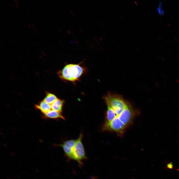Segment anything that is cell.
<instances>
[{
    "label": "cell",
    "instance_id": "1",
    "mask_svg": "<svg viewBox=\"0 0 179 179\" xmlns=\"http://www.w3.org/2000/svg\"><path fill=\"white\" fill-rule=\"evenodd\" d=\"M87 71L82 63L78 64H68L57 73L59 78L64 82H70L75 84Z\"/></svg>",
    "mask_w": 179,
    "mask_h": 179
},
{
    "label": "cell",
    "instance_id": "2",
    "mask_svg": "<svg viewBox=\"0 0 179 179\" xmlns=\"http://www.w3.org/2000/svg\"><path fill=\"white\" fill-rule=\"evenodd\" d=\"M103 98L105 102L111 105L116 114V117L122 113L129 102L121 95L110 92L104 96Z\"/></svg>",
    "mask_w": 179,
    "mask_h": 179
},
{
    "label": "cell",
    "instance_id": "3",
    "mask_svg": "<svg viewBox=\"0 0 179 179\" xmlns=\"http://www.w3.org/2000/svg\"><path fill=\"white\" fill-rule=\"evenodd\" d=\"M139 114V111L129 102L122 113L116 118L127 128L133 123L135 117Z\"/></svg>",
    "mask_w": 179,
    "mask_h": 179
},
{
    "label": "cell",
    "instance_id": "4",
    "mask_svg": "<svg viewBox=\"0 0 179 179\" xmlns=\"http://www.w3.org/2000/svg\"><path fill=\"white\" fill-rule=\"evenodd\" d=\"M83 137V135L81 133L76 139L72 158V160L76 161L81 165L82 164V161L87 159L82 142Z\"/></svg>",
    "mask_w": 179,
    "mask_h": 179
},
{
    "label": "cell",
    "instance_id": "5",
    "mask_svg": "<svg viewBox=\"0 0 179 179\" xmlns=\"http://www.w3.org/2000/svg\"><path fill=\"white\" fill-rule=\"evenodd\" d=\"M76 142V139H69L64 141L62 144H56V145L61 147L65 156L70 159L72 160L73 152Z\"/></svg>",
    "mask_w": 179,
    "mask_h": 179
},
{
    "label": "cell",
    "instance_id": "6",
    "mask_svg": "<svg viewBox=\"0 0 179 179\" xmlns=\"http://www.w3.org/2000/svg\"><path fill=\"white\" fill-rule=\"evenodd\" d=\"M44 117L45 118L57 119H61L65 120V117L62 115L61 113L50 110L47 112L43 114Z\"/></svg>",
    "mask_w": 179,
    "mask_h": 179
},
{
    "label": "cell",
    "instance_id": "7",
    "mask_svg": "<svg viewBox=\"0 0 179 179\" xmlns=\"http://www.w3.org/2000/svg\"><path fill=\"white\" fill-rule=\"evenodd\" d=\"M65 102L64 100L57 98L51 105V109L61 113Z\"/></svg>",
    "mask_w": 179,
    "mask_h": 179
},
{
    "label": "cell",
    "instance_id": "8",
    "mask_svg": "<svg viewBox=\"0 0 179 179\" xmlns=\"http://www.w3.org/2000/svg\"><path fill=\"white\" fill-rule=\"evenodd\" d=\"M35 106L36 109L40 110L43 114L50 110L51 109V105L44 100L40 102L38 104H36Z\"/></svg>",
    "mask_w": 179,
    "mask_h": 179
},
{
    "label": "cell",
    "instance_id": "9",
    "mask_svg": "<svg viewBox=\"0 0 179 179\" xmlns=\"http://www.w3.org/2000/svg\"><path fill=\"white\" fill-rule=\"evenodd\" d=\"M46 95L44 100L48 104L51 105L57 98L54 94L50 92H47Z\"/></svg>",
    "mask_w": 179,
    "mask_h": 179
},
{
    "label": "cell",
    "instance_id": "10",
    "mask_svg": "<svg viewBox=\"0 0 179 179\" xmlns=\"http://www.w3.org/2000/svg\"><path fill=\"white\" fill-rule=\"evenodd\" d=\"M173 165L172 163L170 162L168 163L167 165V167L169 169H172L173 168Z\"/></svg>",
    "mask_w": 179,
    "mask_h": 179
},
{
    "label": "cell",
    "instance_id": "11",
    "mask_svg": "<svg viewBox=\"0 0 179 179\" xmlns=\"http://www.w3.org/2000/svg\"><path fill=\"white\" fill-rule=\"evenodd\" d=\"M91 179H97V178L95 177H91Z\"/></svg>",
    "mask_w": 179,
    "mask_h": 179
}]
</instances>
